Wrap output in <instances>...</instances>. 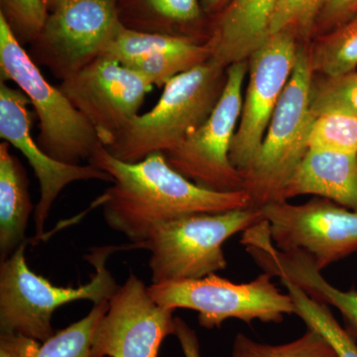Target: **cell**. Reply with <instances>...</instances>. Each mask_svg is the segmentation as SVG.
Listing matches in <instances>:
<instances>
[{
    "label": "cell",
    "instance_id": "cell-14",
    "mask_svg": "<svg viewBox=\"0 0 357 357\" xmlns=\"http://www.w3.org/2000/svg\"><path fill=\"white\" fill-rule=\"evenodd\" d=\"M30 100L20 89L0 81V137L24 155L38 178L40 199L35 206L36 237L44 236L45 225L54 203L65 187L77 181L102 180L114 182L109 174L91 165H70L52 158L33 139Z\"/></svg>",
    "mask_w": 357,
    "mask_h": 357
},
{
    "label": "cell",
    "instance_id": "cell-32",
    "mask_svg": "<svg viewBox=\"0 0 357 357\" xmlns=\"http://www.w3.org/2000/svg\"><path fill=\"white\" fill-rule=\"evenodd\" d=\"M199 1L206 15L217 14L218 16L229 4L230 0H199Z\"/></svg>",
    "mask_w": 357,
    "mask_h": 357
},
{
    "label": "cell",
    "instance_id": "cell-7",
    "mask_svg": "<svg viewBox=\"0 0 357 357\" xmlns=\"http://www.w3.org/2000/svg\"><path fill=\"white\" fill-rule=\"evenodd\" d=\"M272 278L263 272L255 280L236 284L213 273L192 280L152 284L149 292L166 309L198 312L199 326L208 330L220 328L231 319L248 325L255 321L281 323L284 317L295 314V304Z\"/></svg>",
    "mask_w": 357,
    "mask_h": 357
},
{
    "label": "cell",
    "instance_id": "cell-30",
    "mask_svg": "<svg viewBox=\"0 0 357 357\" xmlns=\"http://www.w3.org/2000/svg\"><path fill=\"white\" fill-rule=\"evenodd\" d=\"M42 342L16 333H0V357H36Z\"/></svg>",
    "mask_w": 357,
    "mask_h": 357
},
{
    "label": "cell",
    "instance_id": "cell-22",
    "mask_svg": "<svg viewBox=\"0 0 357 357\" xmlns=\"http://www.w3.org/2000/svg\"><path fill=\"white\" fill-rule=\"evenodd\" d=\"M280 279L282 285L287 290L295 304V314L307 328L317 331L332 345L338 357H357V344L340 326L333 316L330 307L312 299L303 289L286 278Z\"/></svg>",
    "mask_w": 357,
    "mask_h": 357
},
{
    "label": "cell",
    "instance_id": "cell-11",
    "mask_svg": "<svg viewBox=\"0 0 357 357\" xmlns=\"http://www.w3.org/2000/svg\"><path fill=\"white\" fill-rule=\"evenodd\" d=\"M277 248L300 250L319 271L357 252V211L314 198L305 204L274 202L261 208Z\"/></svg>",
    "mask_w": 357,
    "mask_h": 357
},
{
    "label": "cell",
    "instance_id": "cell-33",
    "mask_svg": "<svg viewBox=\"0 0 357 357\" xmlns=\"http://www.w3.org/2000/svg\"><path fill=\"white\" fill-rule=\"evenodd\" d=\"M62 1H64V0H45L46 6L48 7L49 13L54 10V9H55L56 7H57Z\"/></svg>",
    "mask_w": 357,
    "mask_h": 357
},
{
    "label": "cell",
    "instance_id": "cell-20",
    "mask_svg": "<svg viewBox=\"0 0 357 357\" xmlns=\"http://www.w3.org/2000/svg\"><path fill=\"white\" fill-rule=\"evenodd\" d=\"M314 74L333 77L357 67V11L351 17L324 33L309 48Z\"/></svg>",
    "mask_w": 357,
    "mask_h": 357
},
{
    "label": "cell",
    "instance_id": "cell-5",
    "mask_svg": "<svg viewBox=\"0 0 357 357\" xmlns=\"http://www.w3.org/2000/svg\"><path fill=\"white\" fill-rule=\"evenodd\" d=\"M314 77L309 48L300 45L295 68L255 165L243 175V190L250 197L251 208H262L280 201L282 192L309 151L310 133L316 119L310 109Z\"/></svg>",
    "mask_w": 357,
    "mask_h": 357
},
{
    "label": "cell",
    "instance_id": "cell-15",
    "mask_svg": "<svg viewBox=\"0 0 357 357\" xmlns=\"http://www.w3.org/2000/svg\"><path fill=\"white\" fill-rule=\"evenodd\" d=\"M241 244L265 273L286 278L312 299L335 307L342 314L344 328L357 344V291L340 290L326 281L309 256L300 250L284 251L272 241L269 225L261 222L243 232Z\"/></svg>",
    "mask_w": 357,
    "mask_h": 357
},
{
    "label": "cell",
    "instance_id": "cell-9",
    "mask_svg": "<svg viewBox=\"0 0 357 357\" xmlns=\"http://www.w3.org/2000/svg\"><path fill=\"white\" fill-rule=\"evenodd\" d=\"M119 23L116 0H64L49 13L30 57L64 81L102 55Z\"/></svg>",
    "mask_w": 357,
    "mask_h": 357
},
{
    "label": "cell",
    "instance_id": "cell-18",
    "mask_svg": "<svg viewBox=\"0 0 357 357\" xmlns=\"http://www.w3.org/2000/svg\"><path fill=\"white\" fill-rule=\"evenodd\" d=\"M116 6L119 21L129 29L208 42L199 0H116Z\"/></svg>",
    "mask_w": 357,
    "mask_h": 357
},
{
    "label": "cell",
    "instance_id": "cell-25",
    "mask_svg": "<svg viewBox=\"0 0 357 357\" xmlns=\"http://www.w3.org/2000/svg\"><path fill=\"white\" fill-rule=\"evenodd\" d=\"M310 109L314 119L328 112L357 116V72L312 82Z\"/></svg>",
    "mask_w": 357,
    "mask_h": 357
},
{
    "label": "cell",
    "instance_id": "cell-27",
    "mask_svg": "<svg viewBox=\"0 0 357 357\" xmlns=\"http://www.w3.org/2000/svg\"><path fill=\"white\" fill-rule=\"evenodd\" d=\"M0 14L23 47L31 44L43 29L49 10L45 0H0Z\"/></svg>",
    "mask_w": 357,
    "mask_h": 357
},
{
    "label": "cell",
    "instance_id": "cell-29",
    "mask_svg": "<svg viewBox=\"0 0 357 357\" xmlns=\"http://www.w3.org/2000/svg\"><path fill=\"white\" fill-rule=\"evenodd\" d=\"M357 11V0H326L319 11L314 31H330L351 17Z\"/></svg>",
    "mask_w": 357,
    "mask_h": 357
},
{
    "label": "cell",
    "instance_id": "cell-16",
    "mask_svg": "<svg viewBox=\"0 0 357 357\" xmlns=\"http://www.w3.org/2000/svg\"><path fill=\"white\" fill-rule=\"evenodd\" d=\"M279 0H230L210 29L211 61L229 68L243 62L270 36Z\"/></svg>",
    "mask_w": 357,
    "mask_h": 357
},
{
    "label": "cell",
    "instance_id": "cell-10",
    "mask_svg": "<svg viewBox=\"0 0 357 357\" xmlns=\"http://www.w3.org/2000/svg\"><path fill=\"white\" fill-rule=\"evenodd\" d=\"M299 36L290 30L270 35L248 59V84L229 158L245 174L255 165L268 126L287 86L299 52Z\"/></svg>",
    "mask_w": 357,
    "mask_h": 357
},
{
    "label": "cell",
    "instance_id": "cell-6",
    "mask_svg": "<svg viewBox=\"0 0 357 357\" xmlns=\"http://www.w3.org/2000/svg\"><path fill=\"white\" fill-rule=\"evenodd\" d=\"M0 75V81L13 82L29 98L40 122L37 143L45 153L70 165L89 161L102 144L95 129L60 88L45 79L1 14Z\"/></svg>",
    "mask_w": 357,
    "mask_h": 357
},
{
    "label": "cell",
    "instance_id": "cell-19",
    "mask_svg": "<svg viewBox=\"0 0 357 357\" xmlns=\"http://www.w3.org/2000/svg\"><path fill=\"white\" fill-rule=\"evenodd\" d=\"M33 206L25 169L9 149L0 143V258L10 257L27 243L26 229Z\"/></svg>",
    "mask_w": 357,
    "mask_h": 357
},
{
    "label": "cell",
    "instance_id": "cell-12",
    "mask_svg": "<svg viewBox=\"0 0 357 357\" xmlns=\"http://www.w3.org/2000/svg\"><path fill=\"white\" fill-rule=\"evenodd\" d=\"M105 147L135 119L152 86L144 77L100 55L59 86Z\"/></svg>",
    "mask_w": 357,
    "mask_h": 357
},
{
    "label": "cell",
    "instance_id": "cell-4",
    "mask_svg": "<svg viewBox=\"0 0 357 357\" xmlns=\"http://www.w3.org/2000/svg\"><path fill=\"white\" fill-rule=\"evenodd\" d=\"M264 220L261 208L183 215L161 225L146 241L128 249L151 252L152 284L192 280L227 266L222 245L230 237Z\"/></svg>",
    "mask_w": 357,
    "mask_h": 357
},
{
    "label": "cell",
    "instance_id": "cell-21",
    "mask_svg": "<svg viewBox=\"0 0 357 357\" xmlns=\"http://www.w3.org/2000/svg\"><path fill=\"white\" fill-rule=\"evenodd\" d=\"M202 45L204 44L185 37L136 31L121 22L103 48L102 55L109 56L126 65L160 52L196 51Z\"/></svg>",
    "mask_w": 357,
    "mask_h": 357
},
{
    "label": "cell",
    "instance_id": "cell-28",
    "mask_svg": "<svg viewBox=\"0 0 357 357\" xmlns=\"http://www.w3.org/2000/svg\"><path fill=\"white\" fill-rule=\"evenodd\" d=\"M326 0H279L270 25V35L290 30L307 38L314 33V24Z\"/></svg>",
    "mask_w": 357,
    "mask_h": 357
},
{
    "label": "cell",
    "instance_id": "cell-8",
    "mask_svg": "<svg viewBox=\"0 0 357 357\" xmlns=\"http://www.w3.org/2000/svg\"><path fill=\"white\" fill-rule=\"evenodd\" d=\"M248 73V60L230 65L222 96L210 117L178 146L163 153L177 172L211 191L243 190V174L232 165L229 151L241 119Z\"/></svg>",
    "mask_w": 357,
    "mask_h": 357
},
{
    "label": "cell",
    "instance_id": "cell-13",
    "mask_svg": "<svg viewBox=\"0 0 357 357\" xmlns=\"http://www.w3.org/2000/svg\"><path fill=\"white\" fill-rule=\"evenodd\" d=\"M172 310L160 306L144 282L130 272L109 301L93 335V357H158L160 345L175 335Z\"/></svg>",
    "mask_w": 357,
    "mask_h": 357
},
{
    "label": "cell",
    "instance_id": "cell-1",
    "mask_svg": "<svg viewBox=\"0 0 357 357\" xmlns=\"http://www.w3.org/2000/svg\"><path fill=\"white\" fill-rule=\"evenodd\" d=\"M89 164L114 178L93 204L102 206L107 225L131 244L143 243L159 227L183 215L251 206L244 190L215 192L195 184L169 165L162 152L126 163L100 144Z\"/></svg>",
    "mask_w": 357,
    "mask_h": 357
},
{
    "label": "cell",
    "instance_id": "cell-23",
    "mask_svg": "<svg viewBox=\"0 0 357 357\" xmlns=\"http://www.w3.org/2000/svg\"><path fill=\"white\" fill-rule=\"evenodd\" d=\"M232 357H338L323 335L307 328L302 337L282 344L256 342L238 333L232 344Z\"/></svg>",
    "mask_w": 357,
    "mask_h": 357
},
{
    "label": "cell",
    "instance_id": "cell-31",
    "mask_svg": "<svg viewBox=\"0 0 357 357\" xmlns=\"http://www.w3.org/2000/svg\"><path fill=\"white\" fill-rule=\"evenodd\" d=\"M175 335L178 338L184 357H202L198 335L184 319L176 318Z\"/></svg>",
    "mask_w": 357,
    "mask_h": 357
},
{
    "label": "cell",
    "instance_id": "cell-26",
    "mask_svg": "<svg viewBox=\"0 0 357 357\" xmlns=\"http://www.w3.org/2000/svg\"><path fill=\"white\" fill-rule=\"evenodd\" d=\"M309 149L357 154V116L328 112L314 119Z\"/></svg>",
    "mask_w": 357,
    "mask_h": 357
},
{
    "label": "cell",
    "instance_id": "cell-17",
    "mask_svg": "<svg viewBox=\"0 0 357 357\" xmlns=\"http://www.w3.org/2000/svg\"><path fill=\"white\" fill-rule=\"evenodd\" d=\"M302 195H314L357 211V154L309 149L279 202Z\"/></svg>",
    "mask_w": 357,
    "mask_h": 357
},
{
    "label": "cell",
    "instance_id": "cell-3",
    "mask_svg": "<svg viewBox=\"0 0 357 357\" xmlns=\"http://www.w3.org/2000/svg\"><path fill=\"white\" fill-rule=\"evenodd\" d=\"M27 243L0 263V332L46 342L55 333L52 319L58 307L79 300L98 305L109 301L119 286L107 267L109 256L123 248H93L86 259L96 274L81 287H59L34 273L25 258Z\"/></svg>",
    "mask_w": 357,
    "mask_h": 357
},
{
    "label": "cell",
    "instance_id": "cell-24",
    "mask_svg": "<svg viewBox=\"0 0 357 357\" xmlns=\"http://www.w3.org/2000/svg\"><path fill=\"white\" fill-rule=\"evenodd\" d=\"M109 301L95 305L83 319L42 342L36 357H93V335L109 309Z\"/></svg>",
    "mask_w": 357,
    "mask_h": 357
},
{
    "label": "cell",
    "instance_id": "cell-2",
    "mask_svg": "<svg viewBox=\"0 0 357 357\" xmlns=\"http://www.w3.org/2000/svg\"><path fill=\"white\" fill-rule=\"evenodd\" d=\"M227 70L210 60L171 79L153 109L129 122L107 151L137 163L178 146L210 117L227 83Z\"/></svg>",
    "mask_w": 357,
    "mask_h": 357
}]
</instances>
